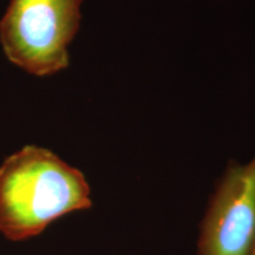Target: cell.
<instances>
[{
	"label": "cell",
	"mask_w": 255,
	"mask_h": 255,
	"mask_svg": "<svg viewBox=\"0 0 255 255\" xmlns=\"http://www.w3.org/2000/svg\"><path fill=\"white\" fill-rule=\"evenodd\" d=\"M91 206L84 174L49 149L25 145L0 165V233L8 240L37 237L56 220Z\"/></svg>",
	"instance_id": "obj_1"
},
{
	"label": "cell",
	"mask_w": 255,
	"mask_h": 255,
	"mask_svg": "<svg viewBox=\"0 0 255 255\" xmlns=\"http://www.w3.org/2000/svg\"><path fill=\"white\" fill-rule=\"evenodd\" d=\"M83 0H11L0 19V44L13 65L37 77L69 68Z\"/></svg>",
	"instance_id": "obj_2"
},
{
	"label": "cell",
	"mask_w": 255,
	"mask_h": 255,
	"mask_svg": "<svg viewBox=\"0 0 255 255\" xmlns=\"http://www.w3.org/2000/svg\"><path fill=\"white\" fill-rule=\"evenodd\" d=\"M255 241V157L229 162L201 225L199 255H248Z\"/></svg>",
	"instance_id": "obj_3"
},
{
	"label": "cell",
	"mask_w": 255,
	"mask_h": 255,
	"mask_svg": "<svg viewBox=\"0 0 255 255\" xmlns=\"http://www.w3.org/2000/svg\"><path fill=\"white\" fill-rule=\"evenodd\" d=\"M248 255H255V241H254V244H253V247H252V250H251L250 254H248Z\"/></svg>",
	"instance_id": "obj_4"
}]
</instances>
